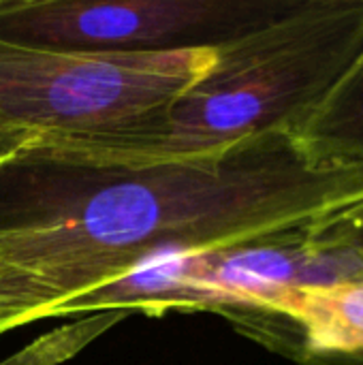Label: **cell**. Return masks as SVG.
I'll list each match as a JSON object with an SVG mask.
<instances>
[{
    "mask_svg": "<svg viewBox=\"0 0 363 365\" xmlns=\"http://www.w3.org/2000/svg\"><path fill=\"white\" fill-rule=\"evenodd\" d=\"M214 58V47L79 53L0 36V145L30 135H118L199 81Z\"/></svg>",
    "mask_w": 363,
    "mask_h": 365,
    "instance_id": "3",
    "label": "cell"
},
{
    "mask_svg": "<svg viewBox=\"0 0 363 365\" xmlns=\"http://www.w3.org/2000/svg\"><path fill=\"white\" fill-rule=\"evenodd\" d=\"M362 49L363 0H300L214 47L210 71L160 111L88 141L141 156H197L261 135H295Z\"/></svg>",
    "mask_w": 363,
    "mask_h": 365,
    "instance_id": "2",
    "label": "cell"
},
{
    "mask_svg": "<svg viewBox=\"0 0 363 365\" xmlns=\"http://www.w3.org/2000/svg\"><path fill=\"white\" fill-rule=\"evenodd\" d=\"M300 0H0V36L79 53L218 47Z\"/></svg>",
    "mask_w": 363,
    "mask_h": 365,
    "instance_id": "4",
    "label": "cell"
},
{
    "mask_svg": "<svg viewBox=\"0 0 363 365\" xmlns=\"http://www.w3.org/2000/svg\"><path fill=\"white\" fill-rule=\"evenodd\" d=\"M295 137L315 160L363 163V49Z\"/></svg>",
    "mask_w": 363,
    "mask_h": 365,
    "instance_id": "6",
    "label": "cell"
},
{
    "mask_svg": "<svg viewBox=\"0 0 363 365\" xmlns=\"http://www.w3.org/2000/svg\"><path fill=\"white\" fill-rule=\"evenodd\" d=\"M227 321L297 364L363 365V276L306 287Z\"/></svg>",
    "mask_w": 363,
    "mask_h": 365,
    "instance_id": "5",
    "label": "cell"
},
{
    "mask_svg": "<svg viewBox=\"0 0 363 365\" xmlns=\"http://www.w3.org/2000/svg\"><path fill=\"white\" fill-rule=\"evenodd\" d=\"M363 201V163L315 160L293 133L197 156L88 139L0 145V336L165 248L220 250L297 231Z\"/></svg>",
    "mask_w": 363,
    "mask_h": 365,
    "instance_id": "1",
    "label": "cell"
},
{
    "mask_svg": "<svg viewBox=\"0 0 363 365\" xmlns=\"http://www.w3.org/2000/svg\"><path fill=\"white\" fill-rule=\"evenodd\" d=\"M317 231L325 240L357 252L363 259V201L325 220H319Z\"/></svg>",
    "mask_w": 363,
    "mask_h": 365,
    "instance_id": "8",
    "label": "cell"
},
{
    "mask_svg": "<svg viewBox=\"0 0 363 365\" xmlns=\"http://www.w3.org/2000/svg\"><path fill=\"white\" fill-rule=\"evenodd\" d=\"M126 314L122 312H92L88 319L77 321L75 325L58 327L26 349L17 351L0 365H60L83 351L92 340L103 336L109 327L124 321Z\"/></svg>",
    "mask_w": 363,
    "mask_h": 365,
    "instance_id": "7",
    "label": "cell"
}]
</instances>
